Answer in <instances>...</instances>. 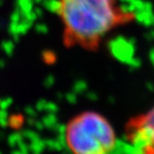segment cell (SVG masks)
Segmentation results:
<instances>
[{
	"label": "cell",
	"mask_w": 154,
	"mask_h": 154,
	"mask_svg": "<svg viewBox=\"0 0 154 154\" xmlns=\"http://www.w3.org/2000/svg\"><path fill=\"white\" fill-rule=\"evenodd\" d=\"M56 12L62 27L63 45L90 52L100 48L112 32L137 18L120 0H58Z\"/></svg>",
	"instance_id": "1"
},
{
	"label": "cell",
	"mask_w": 154,
	"mask_h": 154,
	"mask_svg": "<svg viewBox=\"0 0 154 154\" xmlns=\"http://www.w3.org/2000/svg\"><path fill=\"white\" fill-rule=\"evenodd\" d=\"M64 138L72 154H112L117 143L111 124L93 112L72 119L65 128Z\"/></svg>",
	"instance_id": "2"
},
{
	"label": "cell",
	"mask_w": 154,
	"mask_h": 154,
	"mask_svg": "<svg viewBox=\"0 0 154 154\" xmlns=\"http://www.w3.org/2000/svg\"><path fill=\"white\" fill-rule=\"evenodd\" d=\"M127 139L131 154H154V107L130 123Z\"/></svg>",
	"instance_id": "3"
}]
</instances>
